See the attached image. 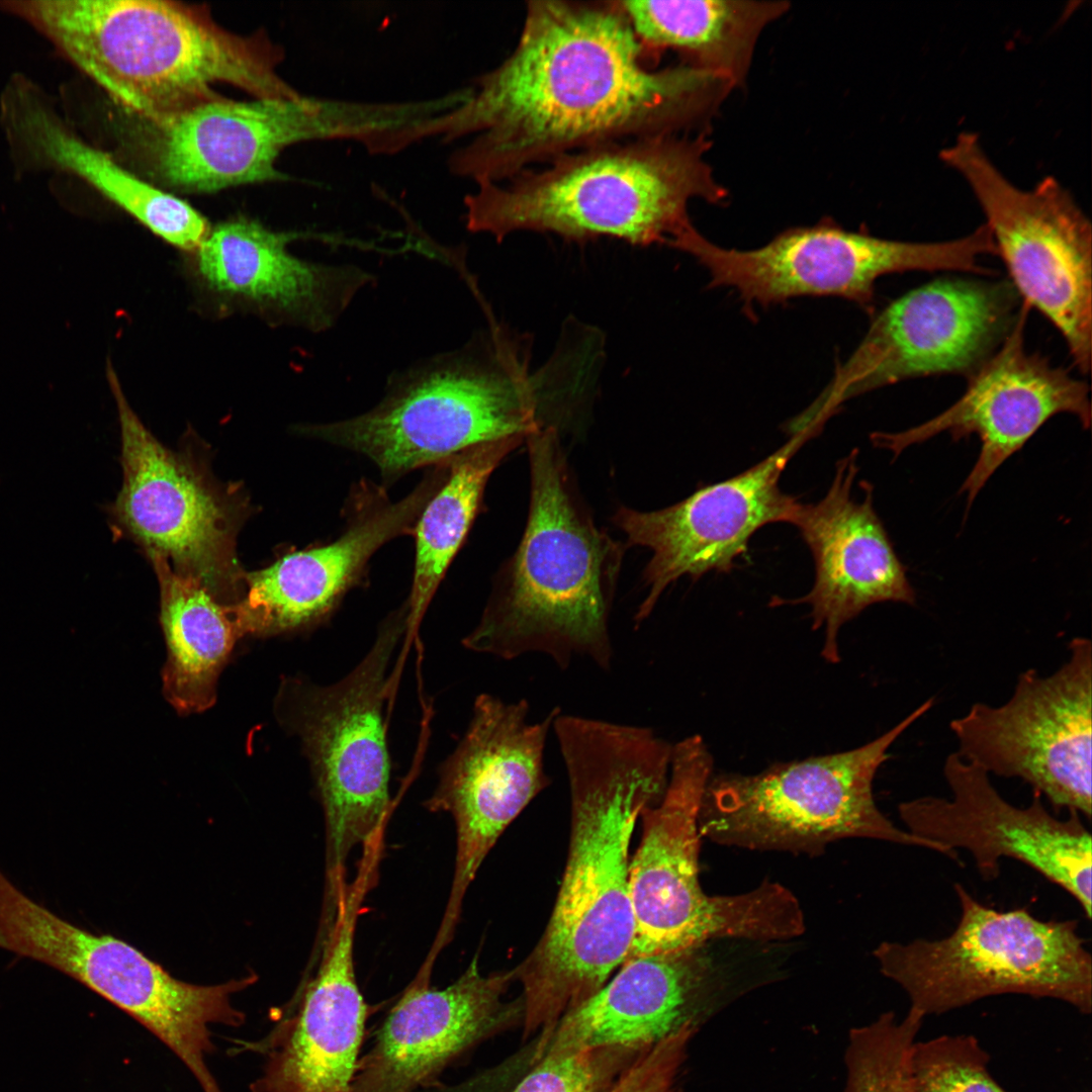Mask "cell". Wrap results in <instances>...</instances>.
<instances>
[{
    "mask_svg": "<svg viewBox=\"0 0 1092 1092\" xmlns=\"http://www.w3.org/2000/svg\"><path fill=\"white\" fill-rule=\"evenodd\" d=\"M570 789V838L542 936L514 969L523 1038L547 1040L628 958L635 930L629 847L647 806L662 799L672 744L651 728L559 714L552 726Z\"/></svg>",
    "mask_w": 1092,
    "mask_h": 1092,
    "instance_id": "7a4b0ae2",
    "label": "cell"
},
{
    "mask_svg": "<svg viewBox=\"0 0 1092 1092\" xmlns=\"http://www.w3.org/2000/svg\"><path fill=\"white\" fill-rule=\"evenodd\" d=\"M526 440V530L462 645L507 660L543 653L561 669L575 656L586 657L608 671L609 617L623 548L596 527L578 500L556 431L540 428Z\"/></svg>",
    "mask_w": 1092,
    "mask_h": 1092,
    "instance_id": "277c9868",
    "label": "cell"
},
{
    "mask_svg": "<svg viewBox=\"0 0 1092 1092\" xmlns=\"http://www.w3.org/2000/svg\"><path fill=\"white\" fill-rule=\"evenodd\" d=\"M671 248L705 267L710 287L729 286L751 305L767 306L799 296H836L871 311L879 278L905 271H960L988 274L979 263L993 254L988 230L946 242L886 240L833 224L797 228L753 250L726 249L694 226Z\"/></svg>",
    "mask_w": 1092,
    "mask_h": 1092,
    "instance_id": "5bb4252c",
    "label": "cell"
},
{
    "mask_svg": "<svg viewBox=\"0 0 1092 1092\" xmlns=\"http://www.w3.org/2000/svg\"><path fill=\"white\" fill-rule=\"evenodd\" d=\"M812 436L809 431L794 433L788 443L747 470L700 486L668 508L617 511L613 520L628 544L653 553L644 571L648 594L635 614L637 627L671 582L684 575L697 580L712 570L730 572L757 530L771 523H792L800 503L782 491L779 482L789 460Z\"/></svg>",
    "mask_w": 1092,
    "mask_h": 1092,
    "instance_id": "44dd1931",
    "label": "cell"
},
{
    "mask_svg": "<svg viewBox=\"0 0 1092 1092\" xmlns=\"http://www.w3.org/2000/svg\"><path fill=\"white\" fill-rule=\"evenodd\" d=\"M1029 309L1022 302L1000 347L969 374L966 391L948 408L916 427L871 435L876 447L896 457L942 432L954 441L977 435L979 457L960 490L967 493L968 509L998 467L1052 417L1071 414L1084 429L1091 424L1088 384L1025 349Z\"/></svg>",
    "mask_w": 1092,
    "mask_h": 1092,
    "instance_id": "7402d4cb",
    "label": "cell"
},
{
    "mask_svg": "<svg viewBox=\"0 0 1092 1092\" xmlns=\"http://www.w3.org/2000/svg\"><path fill=\"white\" fill-rule=\"evenodd\" d=\"M989 1060L973 1035L915 1040L908 1062L911 1092H1008L990 1074Z\"/></svg>",
    "mask_w": 1092,
    "mask_h": 1092,
    "instance_id": "d6a6232c",
    "label": "cell"
},
{
    "mask_svg": "<svg viewBox=\"0 0 1092 1092\" xmlns=\"http://www.w3.org/2000/svg\"><path fill=\"white\" fill-rule=\"evenodd\" d=\"M923 1019L912 1009L902 1019L887 1011L851 1028L844 1057V1092H911L909 1054Z\"/></svg>",
    "mask_w": 1092,
    "mask_h": 1092,
    "instance_id": "1f68e13d",
    "label": "cell"
},
{
    "mask_svg": "<svg viewBox=\"0 0 1092 1092\" xmlns=\"http://www.w3.org/2000/svg\"><path fill=\"white\" fill-rule=\"evenodd\" d=\"M299 233L274 232L236 217L210 229L197 249V269L213 290L271 307L314 332H326L374 276L354 265L301 260L287 250Z\"/></svg>",
    "mask_w": 1092,
    "mask_h": 1092,
    "instance_id": "4316f807",
    "label": "cell"
},
{
    "mask_svg": "<svg viewBox=\"0 0 1092 1092\" xmlns=\"http://www.w3.org/2000/svg\"><path fill=\"white\" fill-rule=\"evenodd\" d=\"M524 439L514 436L482 443L448 459L447 477L423 509L413 531L416 554L412 588L405 601L406 641L418 632L478 515L490 474Z\"/></svg>",
    "mask_w": 1092,
    "mask_h": 1092,
    "instance_id": "4dcf8cb0",
    "label": "cell"
},
{
    "mask_svg": "<svg viewBox=\"0 0 1092 1092\" xmlns=\"http://www.w3.org/2000/svg\"><path fill=\"white\" fill-rule=\"evenodd\" d=\"M538 379L499 337L434 356L388 382L370 411L301 431L362 454L385 484L482 443L542 428Z\"/></svg>",
    "mask_w": 1092,
    "mask_h": 1092,
    "instance_id": "8992f818",
    "label": "cell"
},
{
    "mask_svg": "<svg viewBox=\"0 0 1092 1092\" xmlns=\"http://www.w3.org/2000/svg\"><path fill=\"white\" fill-rule=\"evenodd\" d=\"M703 138L660 134L610 142L557 157L464 198L465 224L498 242L520 231L567 241L601 237L632 245L671 243L693 226L695 198L719 202Z\"/></svg>",
    "mask_w": 1092,
    "mask_h": 1092,
    "instance_id": "5b68a950",
    "label": "cell"
},
{
    "mask_svg": "<svg viewBox=\"0 0 1092 1092\" xmlns=\"http://www.w3.org/2000/svg\"><path fill=\"white\" fill-rule=\"evenodd\" d=\"M515 971L483 975L475 956L438 989L417 975L360 1056L350 1092H417L477 1043L523 1020L521 997L505 1000Z\"/></svg>",
    "mask_w": 1092,
    "mask_h": 1092,
    "instance_id": "d4e9b609",
    "label": "cell"
},
{
    "mask_svg": "<svg viewBox=\"0 0 1092 1092\" xmlns=\"http://www.w3.org/2000/svg\"><path fill=\"white\" fill-rule=\"evenodd\" d=\"M447 476L433 466L397 502L386 487L361 480L346 503V524L335 540L291 551L245 573L244 593L230 606L240 637L311 631L328 623L348 593L364 582L371 557L387 542L413 534L423 509Z\"/></svg>",
    "mask_w": 1092,
    "mask_h": 1092,
    "instance_id": "ffe728a7",
    "label": "cell"
},
{
    "mask_svg": "<svg viewBox=\"0 0 1092 1092\" xmlns=\"http://www.w3.org/2000/svg\"><path fill=\"white\" fill-rule=\"evenodd\" d=\"M734 982L711 942L628 959L559 1019L534 1063L602 1046L645 1050L686 1026L698 1029L735 995Z\"/></svg>",
    "mask_w": 1092,
    "mask_h": 1092,
    "instance_id": "cb8c5ba5",
    "label": "cell"
},
{
    "mask_svg": "<svg viewBox=\"0 0 1092 1092\" xmlns=\"http://www.w3.org/2000/svg\"><path fill=\"white\" fill-rule=\"evenodd\" d=\"M972 188L1011 283L1064 338L1074 365L1088 374L1092 356V228L1054 177L1032 189L1010 182L978 135L964 131L939 153Z\"/></svg>",
    "mask_w": 1092,
    "mask_h": 1092,
    "instance_id": "7c38bea8",
    "label": "cell"
},
{
    "mask_svg": "<svg viewBox=\"0 0 1092 1092\" xmlns=\"http://www.w3.org/2000/svg\"><path fill=\"white\" fill-rule=\"evenodd\" d=\"M1054 672L1019 673L1001 705L975 703L949 723L957 753L990 777L1019 779L1056 809L1091 817L1092 644L1073 638Z\"/></svg>",
    "mask_w": 1092,
    "mask_h": 1092,
    "instance_id": "2e32d148",
    "label": "cell"
},
{
    "mask_svg": "<svg viewBox=\"0 0 1092 1092\" xmlns=\"http://www.w3.org/2000/svg\"><path fill=\"white\" fill-rule=\"evenodd\" d=\"M651 59L619 1H528L514 50L432 118L428 135L471 136L449 170L498 183L596 145L677 134L731 86L714 71Z\"/></svg>",
    "mask_w": 1092,
    "mask_h": 1092,
    "instance_id": "6da1fadb",
    "label": "cell"
},
{
    "mask_svg": "<svg viewBox=\"0 0 1092 1092\" xmlns=\"http://www.w3.org/2000/svg\"><path fill=\"white\" fill-rule=\"evenodd\" d=\"M95 81L122 113L163 119L222 97L218 83L255 98L298 93L278 74L283 51L264 32L219 26L203 5L164 0L4 3Z\"/></svg>",
    "mask_w": 1092,
    "mask_h": 1092,
    "instance_id": "3957f363",
    "label": "cell"
},
{
    "mask_svg": "<svg viewBox=\"0 0 1092 1092\" xmlns=\"http://www.w3.org/2000/svg\"><path fill=\"white\" fill-rule=\"evenodd\" d=\"M8 105L17 138L41 162L74 173L177 248L197 250L204 241L208 222L185 200L86 144L26 91L15 89Z\"/></svg>",
    "mask_w": 1092,
    "mask_h": 1092,
    "instance_id": "83f0119b",
    "label": "cell"
},
{
    "mask_svg": "<svg viewBox=\"0 0 1092 1092\" xmlns=\"http://www.w3.org/2000/svg\"><path fill=\"white\" fill-rule=\"evenodd\" d=\"M634 33L654 55L672 50L733 85L743 81L762 29L785 2L736 0L619 1Z\"/></svg>",
    "mask_w": 1092,
    "mask_h": 1092,
    "instance_id": "f1b7e54d",
    "label": "cell"
},
{
    "mask_svg": "<svg viewBox=\"0 0 1092 1092\" xmlns=\"http://www.w3.org/2000/svg\"><path fill=\"white\" fill-rule=\"evenodd\" d=\"M643 1051L602 1046L543 1057L513 1092H608Z\"/></svg>",
    "mask_w": 1092,
    "mask_h": 1092,
    "instance_id": "836d02e7",
    "label": "cell"
},
{
    "mask_svg": "<svg viewBox=\"0 0 1092 1092\" xmlns=\"http://www.w3.org/2000/svg\"><path fill=\"white\" fill-rule=\"evenodd\" d=\"M461 90H462V91H463V93H464V99H463V101H464V100H465V98H466V95H467V93H466V90H465V89H461ZM463 101H462V102H463ZM462 102H461V103H462ZM461 103H460V104H461ZM455 107H456V106H455ZM452 109H453V108H452ZM416 127H417V126H416ZM416 127H415V128H416ZM413 132H414V131H413ZM412 139H413V138H412ZM413 145H414V142H413Z\"/></svg>",
    "mask_w": 1092,
    "mask_h": 1092,
    "instance_id": "d590c367",
    "label": "cell"
},
{
    "mask_svg": "<svg viewBox=\"0 0 1092 1092\" xmlns=\"http://www.w3.org/2000/svg\"><path fill=\"white\" fill-rule=\"evenodd\" d=\"M1013 299L1003 284L937 279L892 300L798 421L823 427L844 401L870 390L917 377L970 374L1010 330Z\"/></svg>",
    "mask_w": 1092,
    "mask_h": 1092,
    "instance_id": "e0dca14e",
    "label": "cell"
},
{
    "mask_svg": "<svg viewBox=\"0 0 1092 1092\" xmlns=\"http://www.w3.org/2000/svg\"><path fill=\"white\" fill-rule=\"evenodd\" d=\"M367 890L358 881L339 890L315 976L263 1038L244 1043L263 1057L252 1092H350L368 1015L353 960Z\"/></svg>",
    "mask_w": 1092,
    "mask_h": 1092,
    "instance_id": "603a6c76",
    "label": "cell"
},
{
    "mask_svg": "<svg viewBox=\"0 0 1092 1092\" xmlns=\"http://www.w3.org/2000/svg\"><path fill=\"white\" fill-rule=\"evenodd\" d=\"M929 698L882 735L850 750L776 763L756 775L710 778L699 832L713 842L751 850L817 855L844 838L938 845L896 826L876 804L874 782L900 736L933 706Z\"/></svg>",
    "mask_w": 1092,
    "mask_h": 1092,
    "instance_id": "30bf717a",
    "label": "cell"
},
{
    "mask_svg": "<svg viewBox=\"0 0 1092 1092\" xmlns=\"http://www.w3.org/2000/svg\"><path fill=\"white\" fill-rule=\"evenodd\" d=\"M526 699L506 703L480 694L469 726L438 767V783L426 802L450 813L456 826L454 876L434 944L445 947L459 920L466 891L506 828L550 785L544 769L546 739L559 707L529 723Z\"/></svg>",
    "mask_w": 1092,
    "mask_h": 1092,
    "instance_id": "ac0fdd59",
    "label": "cell"
},
{
    "mask_svg": "<svg viewBox=\"0 0 1092 1092\" xmlns=\"http://www.w3.org/2000/svg\"><path fill=\"white\" fill-rule=\"evenodd\" d=\"M942 771L948 798L927 795L898 805L907 831L951 859L959 860L958 849L968 851L985 881L999 876L1002 858L1021 861L1069 893L1091 917V835L1080 814L1069 811L1060 819L1036 793L1028 806L1017 807L987 772L957 752L946 756Z\"/></svg>",
    "mask_w": 1092,
    "mask_h": 1092,
    "instance_id": "d6986e66",
    "label": "cell"
},
{
    "mask_svg": "<svg viewBox=\"0 0 1092 1092\" xmlns=\"http://www.w3.org/2000/svg\"><path fill=\"white\" fill-rule=\"evenodd\" d=\"M149 557L159 580L167 645L163 694L181 714L203 712L215 703L218 675L240 634L229 606L164 557Z\"/></svg>",
    "mask_w": 1092,
    "mask_h": 1092,
    "instance_id": "f546056e",
    "label": "cell"
},
{
    "mask_svg": "<svg viewBox=\"0 0 1092 1092\" xmlns=\"http://www.w3.org/2000/svg\"><path fill=\"white\" fill-rule=\"evenodd\" d=\"M712 767L701 736L674 744L665 793L641 812V840L629 867L635 930L626 960L720 939L787 940L805 930L800 902L781 884L730 896L701 887L698 819Z\"/></svg>",
    "mask_w": 1092,
    "mask_h": 1092,
    "instance_id": "52a82bcc",
    "label": "cell"
},
{
    "mask_svg": "<svg viewBox=\"0 0 1092 1092\" xmlns=\"http://www.w3.org/2000/svg\"><path fill=\"white\" fill-rule=\"evenodd\" d=\"M124 115L121 140L133 172L185 193L284 180L276 168L283 150L346 140L352 126L346 101L301 94L251 101L222 96L158 120Z\"/></svg>",
    "mask_w": 1092,
    "mask_h": 1092,
    "instance_id": "4fadbf2b",
    "label": "cell"
},
{
    "mask_svg": "<svg viewBox=\"0 0 1092 1092\" xmlns=\"http://www.w3.org/2000/svg\"><path fill=\"white\" fill-rule=\"evenodd\" d=\"M453 92H455V93H456V94L458 95V99H459V100H458V103H457V105H459V104H460V103H461V102L463 101V99H464V93H463V91H462L461 89H459V90H455V91H453ZM457 105H456V106H457ZM454 107H455V106H454ZM454 107H453V108H454ZM435 116H436V115H435ZM423 122H424V121H423ZM420 124H421V123H420ZM417 126H418V125H417ZM414 129H415V128H414ZM414 129H413V131H414ZM412 138H413V132H412V136H411V142H412V145H413V139H412ZM412 145H411V146H412Z\"/></svg>",
    "mask_w": 1092,
    "mask_h": 1092,
    "instance_id": "e575fe53",
    "label": "cell"
},
{
    "mask_svg": "<svg viewBox=\"0 0 1092 1092\" xmlns=\"http://www.w3.org/2000/svg\"><path fill=\"white\" fill-rule=\"evenodd\" d=\"M853 449L836 464L833 480L817 504H800L797 527L815 563L811 590L796 600L774 599L771 606L808 604L813 629L824 630L821 655L840 661L838 633L870 606L884 602L914 605L915 590L873 506V485L861 481L863 497L852 498L858 471Z\"/></svg>",
    "mask_w": 1092,
    "mask_h": 1092,
    "instance_id": "484cf974",
    "label": "cell"
},
{
    "mask_svg": "<svg viewBox=\"0 0 1092 1092\" xmlns=\"http://www.w3.org/2000/svg\"><path fill=\"white\" fill-rule=\"evenodd\" d=\"M107 379L118 411L123 471L112 507L115 522L148 555L164 557L219 603L235 605L244 593L236 538L245 519V503L143 425L110 364Z\"/></svg>",
    "mask_w": 1092,
    "mask_h": 1092,
    "instance_id": "9a60e30c",
    "label": "cell"
},
{
    "mask_svg": "<svg viewBox=\"0 0 1092 1092\" xmlns=\"http://www.w3.org/2000/svg\"><path fill=\"white\" fill-rule=\"evenodd\" d=\"M954 892L960 918L937 939L883 941L874 949L880 972L900 986L924 1018L991 996L1020 994L1092 1010V958L1078 920H1042L1027 908L1000 911Z\"/></svg>",
    "mask_w": 1092,
    "mask_h": 1092,
    "instance_id": "ba28073f",
    "label": "cell"
},
{
    "mask_svg": "<svg viewBox=\"0 0 1092 1092\" xmlns=\"http://www.w3.org/2000/svg\"><path fill=\"white\" fill-rule=\"evenodd\" d=\"M403 603L379 624L368 652L341 679L318 685L286 676L274 712L296 737L324 810L327 874L331 891L344 879L353 847L383 832L390 810V756L384 705L391 688L388 668L406 636Z\"/></svg>",
    "mask_w": 1092,
    "mask_h": 1092,
    "instance_id": "9c48e42d",
    "label": "cell"
},
{
    "mask_svg": "<svg viewBox=\"0 0 1092 1092\" xmlns=\"http://www.w3.org/2000/svg\"><path fill=\"white\" fill-rule=\"evenodd\" d=\"M0 949L80 982L159 1038L203 1092H222L207 1064L214 1051L212 1027L245 1022L232 998L253 985L256 975L207 986L183 982L125 941L64 919L10 879L0 880Z\"/></svg>",
    "mask_w": 1092,
    "mask_h": 1092,
    "instance_id": "8fae6325",
    "label": "cell"
}]
</instances>
